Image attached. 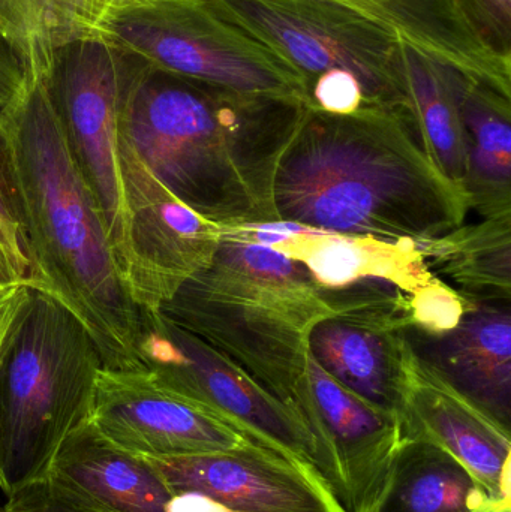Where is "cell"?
I'll list each match as a JSON object with an SVG mask.
<instances>
[{"label": "cell", "instance_id": "obj_19", "mask_svg": "<svg viewBox=\"0 0 511 512\" xmlns=\"http://www.w3.org/2000/svg\"><path fill=\"white\" fill-rule=\"evenodd\" d=\"M153 0H0V32L11 42L29 84L41 81L57 51L104 39L123 12Z\"/></svg>", "mask_w": 511, "mask_h": 512}, {"label": "cell", "instance_id": "obj_10", "mask_svg": "<svg viewBox=\"0 0 511 512\" xmlns=\"http://www.w3.org/2000/svg\"><path fill=\"white\" fill-rule=\"evenodd\" d=\"M119 159L123 228L117 264L135 306L155 312L209 264L224 227L174 197L122 137Z\"/></svg>", "mask_w": 511, "mask_h": 512}, {"label": "cell", "instance_id": "obj_31", "mask_svg": "<svg viewBox=\"0 0 511 512\" xmlns=\"http://www.w3.org/2000/svg\"><path fill=\"white\" fill-rule=\"evenodd\" d=\"M29 291L30 283L23 282L9 286L0 292V360H2L3 349L11 333L12 324L23 307Z\"/></svg>", "mask_w": 511, "mask_h": 512}, {"label": "cell", "instance_id": "obj_4", "mask_svg": "<svg viewBox=\"0 0 511 512\" xmlns=\"http://www.w3.org/2000/svg\"><path fill=\"white\" fill-rule=\"evenodd\" d=\"M159 312L290 408L308 373L309 331L333 313L305 265L225 228L209 264Z\"/></svg>", "mask_w": 511, "mask_h": 512}, {"label": "cell", "instance_id": "obj_25", "mask_svg": "<svg viewBox=\"0 0 511 512\" xmlns=\"http://www.w3.org/2000/svg\"><path fill=\"white\" fill-rule=\"evenodd\" d=\"M0 512H111L47 475L6 498Z\"/></svg>", "mask_w": 511, "mask_h": 512}, {"label": "cell", "instance_id": "obj_28", "mask_svg": "<svg viewBox=\"0 0 511 512\" xmlns=\"http://www.w3.org/2000/svg\"><path fill=\"white\" fill-rule=\"evenodd\" d=\"M0 222L23 246V210L15 177L11 146L0 122ZM24 249V246H23Z\"/></svg>", "mask_w": 511, "mask_h": 512}, {"label": "cell", "instance_id": "obj_12", "mask_svg": "<svg viewBox=\"0 0 511 512\" xmlns=\"http://www.w3.org/2000/svg\"><path fill=\"white\" fill-rule=\"evenodd\" d=\"M147 460L174 495L171 512H345L315 469L263 445Z\"/></svg>", "mask_w": 511, "mask_h": 512}, {"label": "cell", "instance_id": "obj_9", "mask_svg": "<svg viewBox=\"0 0 511 512\" xmlns=\"http://www.w3.org/2000/svg\"><path fill=\"white\" fill-rule=\"evenodd\" d=\"M131 56L105 39L72 42L42 78L72 158L95 195L117 259L123 228L120 110Z\"/></svg>", "mask_w": 511, "mask_h": 512}, {"label": "cell", "instance_id": "obj_29", "mask_svg": "<svg viewBox=\"0 0 511 512\" xmlns=\"http://www.w3.org/2000/svg\"><path fill=\"white\" fill-rule=\"evenodd\" d=\"M29 86L20 56L0 32V119L26 95Z\"/></svg>", "mask_w": 511, "mask_h": 512}, {"label": "cell", "instance_id": "obj_23", "mask_svg": "<svg viewBox=\"0 0 511 512\" xmlns=\"http://www.w3.org/2000/svg\"><path fill=\"white\" fill-rule=\"evenodd\" d=\"M408 114L423 149L441 173L465 191L467 144L456 93V71L404 41Z\"/></svg>", "mask_w": 511, "mask_h": 512}, {"label": "cell", "instance_id": "obj_32", "mask_svg": "<svg viewBox=\"0 0 511 512\" xmlns=\"http://www.w3.org/2000/svg\"><path fill=\"white\" fill-rule=\"evenodd\" d=\"M345 2L354 3V5L362 6L366 11L380 17L381 20L386 21V6L390 0H345ZM387 23V21H386Z\"/></svg>", "mask_w": 511, "mask_h": 512}, {"label": "cell", "instance_id": "obj_13", "mask_svg": "<svg viewBox=\"0 0 511 512\" xmlns=\"http://www.w3.org/2000/svg\"><path fill=\"white\" fill-rule=\"evenodd\" d=\"M90 421L116 447L144 459L260 445L212 412L171 393L146 369H102Z\"/></svg>", "mask_w": 511, "mask_h": 512}, {"label": "cell", "instance_id": "obj_27", "mask_svg": "<svg viewBox=\"0 0 511 512\" xmlns=\"http://www.w3.org/2000/svg\"><path fill=\"white\" fill-rule=\"evenodd\" d=\"M309 105L332 114H351L365 105L359 81L348 72L321 75L308 89Z\"/></svg>", "mask_w": 511, "mask_h": 512}, {"label": "cell", "instance_id": "obj_16", "mask_svg": "<svg viewBox=\"0 0 511 512\" xmlns=\"http://www.w3.org/2000/svg\"><path fill=\"white\" fill-rule=\"evenodd\" d=\"M401 426L402 439L443 448L479 480L495 505L511 508L510 433L444 384L411 349Z\"/></svg>", "mask_w": 511, "mask_h": 512}, {"label": "cell", "instance_id": "obj_6", "mask_svg": "<svg viewBox=\"0 0 511 512\" xmlns=\"http://www.w3.org/2000/svg\"><path fill=\"white\" fill-rule=\"evenodd\" d=\"M206 2L293 68L306 92L321 75L348 72L359 81L365 105L408 114L404 39L362 6L345 0Z\"/></svg>", "mask_w": 511, "mask_h": 512}, {"label": "cell", "instance_id": "obj_33", "mask_svg": "<svg viewBox=\"0 0 511 512\" xmlns=\"http://www.w3.org/2000/svg\"><path fill=\"white\" fill-rule=\"evenodd\" d=\"M476 512H511V508L489 507Z\"/></svg>", "mask_w": 511, "mask_h": 512}, {"label": "cell", "instance_id": "obj_8", "mask_svg": "<svg viewBox=\"0 0 511 512\" xmlns=\"http://www.w3.org/2000/svg\"><path fill=\"white\" fill-rule=\"evenodd\" d=\"M138 357L141 367L171 393L212 412L257 444L315 469L314 441L299 414L159 310H141Z\"/></svg>", "mask_w": 511, "mask_h": 512}, {"label": "cell", "instance_id": "obj_3", "mask_svg": "<svg viewBox=\"0 0 511 512\" xmlns=\"http://www.w3.org/2000/svg\"><path fill=\"white\" fill-rule=\"evenodd\" d=\"M0 122L20 192L29 283L83 322L104 369H143L140 309L126 291L101 207L72 158L44 81L30 84Z\"/></svg>", "mask_w": 511, "mask_h": 512}, {"label": "cell", "instance_id": "obj_22", "mask_svg": "<svg viewBox=\"0 0 511 512\" xmlns=\"http://www.w3.org/2000/svg\"><path fill=\"white\" fill-rule=\"evenodd\" d=\"M431 273L470 301H511V216L416 242Z\"/></svg>", "mask_w": 511, "mask_h": 512}, {"label": "cell", "instance_id": "obj_17", "mask_svg": "<svg viewBox=\"0 0 511 512\" xmlns=\"http://www.w3.org/2000/svg\"><path fill=\"white\" fill-rule=\"evenodd\" d=\"M48 475L111 512H171L173 505L152 463L116 447L90 420L65 439Z\"/></svg>", "mask_w": 511, "mask_h": 512}, {"label": "cell", "instance_id": "obj_26", "mask_svg": "<svg viewBox=\"0 0 511 512\" xmlns=\"http://www.w3.org/2000/svg\"><path fill=\"white\" fill-rule=\"evenodd\" d=\"M476 35L511 59V0H453Z\"/></svg>", "mask_w": 511, "mask_h": 512}, {"label": "cell", "instance_id": "obj_30", "mask_svg": "<svg viewBox=\"0 0 511 512\" xmlns=\"http://www.w3.org/2000/svg\"><path fill=\"white\" fill-rule=\"evenodd\" d=\"M30 264L21 243L0 222V288L29 282Z\"/></svg>", "mask_w": 511, "mask_h": 512}, {"label": "cell", "instance_id": "obj_11", "mask_svg": "<svg viewBox=\"0 0 511 512\" xmlns=\"http://www.w3.org/2000/svg\"><path fill=\"white\" fill-rule=\"evenodd\" d=\"M293 408L314 441L315 469L342 510L371 511L402 441L401 418L342 387L311 354Z\"/></svg>", "mask_w": 511, "mask_h": 512}, {"label": "cell", "instance_id": "obj_7", "mask_svg": "<svg viewBox=\"0 0 511 512\" xmlns=\"http://www.w3.org/2000/svg\"><path fill=\"white\" fill-rule=\"evenodd\" d=\"M105 41L155 68L246 95L308 102L302 78L206 0H153L120 14Z\"/></svg>", "mask_w": 511, "mask_h": 512}, {"label": "cell", "instance_id": "obj_20", "mask_svg": "<svg viewBox=\"0 0 511 512\" xmlns=\"http://www.w3.org/2000/svg\"><path fill=\"white\" fill-rule=\"evenodd\" d=\"M467 144L470 210L483 219L511 216V99L456 72Z\"/></svg>", "mask_w": 511, "mask_h": 512}, {"label": "cell", "instance_id": "obj_1", "mask_svg": "<svg viewBox=\"0 0 511 512\" xmlns=\"http://www.w3.org/2000/svg\"><path fill=\"white\" fill-rule=\"evenodd\" d=\"M129 56L120 137L147 170L219 227L279 222L276 171L308 102L233 92Z\"/></svg>", "mask_w": 511, "mask_h": 512}, {"label": "cell", "instance_id": "obj_5", "mask_svg": "<svg viewBox=\"0 0 511 512\" xmlns=\"http://www.w3.org/2000/svg\"><path fill=\"white\" fill-rule=\"evenodd\" d=\"M101 352L83 322L30 283L0 360V490L47 477L65 439L90 420Z\"/></svg>", "mask_w": 511, "mask_h": 512}, {"label": "cell", "instance_id": "obj_15", "mask_svg": "<svg viewBox=\"0 0 511 512\" xmlns=\"http://www.w3.org/2000/svg\"><path fill=\"white\" fill-rule=\"evenodd\" d=\"M405 339L420 363L510 433L511 301H470L453 330L410 324Z\"/></svg>", "mask_w": 511, "mask_h": 512}, {"label": "cell", "instance_id": "obj_34", "mask_svg": "<svg viewBox=\"0 0 511 512\" xmlns=\"http://www.w3.org/2000/svg\"><path fill=\"white\" fill-rule=\"evenodd\" d=\"M3 289H5V288H0V292H2V291H3Z\"/></svg>", "mask_w": 511, "mask_h": 512}, {"label": "cell", "instance_id": "obj_2", "mask_svg": "<svg viewBox=\"0 0 511 512\" xmlns=\"http://www.w3.org/2000/svg\"><path fill=\"white\" fill-rule=\"evenodd\" d=\"M275 209L279 222L318 233L422 242L464 225L470 203L425 152L408 114L309 105L276 171Z\"/></svg>", "mask_w": 511, "mask_h": 512}, {"label": "cell", "instance_id": "obj_18", "mask_svg": "<svg viewBox=\"0 0 511 512\" xmlns=\"http://www.w3.org/2000/svg\"><path fill=\"white\" fill-rule=\"evenodd\" d=\"M273 249L305 265L314 282L323 288H339L362 279H383L411 295L435 277L413 240L308 231L290 234Z\"/></svg>", "mask_w": 511, "mask_h": 512}, {"label": "cell", "instance_id": "obj_24", "mask_svg": "<svg viewBox=\"0 0 511 512\" xmlns=\"http://www.w3.org/2000/svg\"><path fill=\"white\" fill-rule=\"evenodd\" d=\"M468 306L470 301L437 276L410 295L411 321L432 334L453 330Z\"/></svg>", "mask_w": 511, "mask_h": 512}, {"label": "cell", "instance_id": "obj_21", "mask_svg": "<svg viewBox=\"0 0 511 512\" xmlns=\"http://www.w3.org/2000/svg\"><path fill=\"white\" fill-rule=\"evenodd\" d=\"M489 507L498 505L456 457L425 439L404 438L369 512H476Z\"/></svg>", "mask_w": 511, "mask_h": 512}, {"label": "cell", "instance_id": "obj_14", "mask_svg": "<svg viewBox=\"0 0 511 512\" xmlns=\"http://www.w3.org/2000/svg\"><path fill=\"white\" fill-rule=\"evenodd\" d=\"M410 324V294L389 288L320 319L309 331V354L342 387L401 418Z\"/></svg>", "mask_w": 511, "mask_h": 512}]
</instances>
